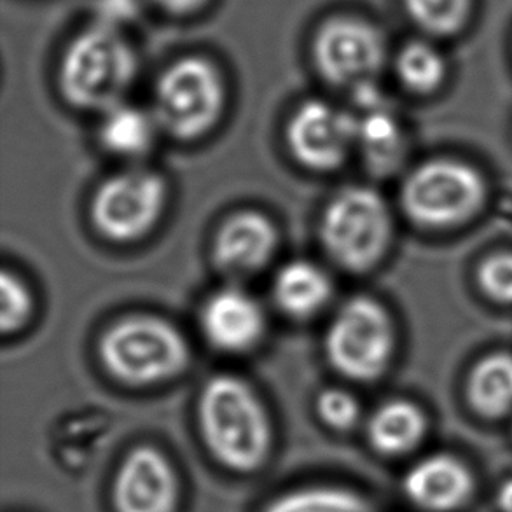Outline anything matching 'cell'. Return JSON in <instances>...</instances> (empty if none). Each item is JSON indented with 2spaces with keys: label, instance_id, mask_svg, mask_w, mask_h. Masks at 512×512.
<instances>
[{
  "label": "cell",
  "instance_id": "1",
  "mask_svg": "<svg viewBox=\"0 0 512 512\" xmlns=\"http://www.w3.org/2000/svg\"><path fill=\"white\" fill-rule=\"evenodd\" d=\"M201 441L226 471L249 476L261 471L273 448L268 409L247 381L217 374L203 385L196 406Z\"/></svg>",
  "mask_w": 512,
  "mask_h": 512
},
{
  "label": "cell",
  "instance_id": "2",
  "mask_svg": "<svg viewBox=\"0 0 512 512\" xmlns=\"http://www.w3.org/2000/svg\"><path fill=\"white\" fill-rule=\"evenodd\" d=\"M139 74V53L123 28L93 21L72 35L58 63V88L72 107L105 114L125 104Z\"/></svg>",
  "mask_w": 512,
  "mask_h": 512
},
{
  "label": "cell",
  "instance_id": "3",
  "mask_svg": "<svg viewBox=\"0 0 512 512\" xmlns=\"http://www.w3.org/2000/svg\"><path fill=\"white\" fill-rule=\"evenodd\" d=\"M98 355L111 378L135 388L172 381L191 362L184 334L154 315H130L114 322L102 334Z\"/></svg>",
  "mask_w": 512,
  "mask_h": 512
},
{
  "label": "cell",
  "instance_id": "4",
  "mask_svg": "<svg viewBox=\"0 0 512 512\" xmlns=\"http://www.w3.org/2000/svg\"><path fill=\"white\" fill-rule=\"evenodd\" d=\"M228 86L208 56H180L167 65L154 86L153 114L161 132L184 142L198 140L221 121Z\"/></svg>",
  "mask_w": 512,
  "mask_h": 512
},
{
  "label": "cell",
  "instance_id": "5",
  "mask_svg": "<svg viewBox=\"0 0 512 512\" xmlns=\"http://www.w3.org/2000/svg\"><path fill=\"white\" fill-rule=\"evenodd\" d=\"M320 243L341 270L367 273L385 259L394 240V217L373 187L341 189L320 217Z\"/></svg>",
  "mask_w": 512,
  "mask_h": 512
},
{
  "label": "cell",
  "instance_id": "6",
  "mask_svg": "<svg viewBox=\"0 0 512 512\" xmlns=\"http://www.w3.org/2000/svg\"><path fill=\"white\" fill-rule=\"evenodd\" d=\"M488 200L483 173L457 158H434L413 168L402 182L399 203L423 229H451L471 221Z\"/></svg>",
  "mask_w": 512,
  "mask_h": 512
},
{
  "label": "cell",
  "instance_id": "7",
  "mask_svg": "<svg viewBox=\"0 0 512 512\" xmlns=\"http://www.w3.org/2000/svg\"><path fill=\"white\" fill-rule=\"evenodd\" d=\"M324 350L334 371L348 380H380L392 366L397 350L394 319L374 298L348 299L329 322Z\"/></svg>",
  "mask_w": 512,
  "mask_h": 512
},
{
  "label": "cell",
  "instance_id": "8",
  "mask_svg": "<svg viewBox=\"0 0 512 512\" xmlns=\"http://www.w3.org/2000/svg\"><path fill=\"white\" fill-rule=\"evenodd\" d=\"M310 55L327 84L355 91L380 76L387 62V41L380 27L362 14L333 13L313 30Z\"/></svg>",
  "mask_w": 512,
  "mask_h": 512
},
{
  "label": "cell",
  "instance_id": "9",
  "mask_svg": "<svg viewBox=\"0 0 512 512\" xmlns=\"http://www.w3.org/2000/svg\"><path fill=\"white\" fill-rule=\"evenodd\" d=\"M167 203V182L160 173L128 168L105 179L95 191L91 222L109 242H139L158 226Z\"/></svg>",
  "mask_w": 512,
  "mask_h": 512
},
{
  "label": "cell",
  "instance_id": "10",
  "mask_svg": "<svg viewBox=\"0 0 512 512\" xmlns=\"http://www.w3.org/2000/svg\"><path fill=\"white\" fill-rule=\"evenodd\" d=\"M294 160L312 172H333L357 146V118L324 100H306L287 123Z\"/></svg>",
  "mask_w": 512,
  "mask_h": 512
},
{
  "label": "cell",
  "instance_id": "11",
  "mask_svg": "<svg viewBox=\"0 0 512 512\" xmlns=\"http://www.w3.org/2000/svg\"><path fill=\"white\" fill-rule=\"evenodd\" d=\"M111 504L114 512L179 511V474L170 458L151 444L133 448L112 479Z\"/></svg>",
  "mask_w": 512,
  "mask_h": 512
},
{
  "label": "cell",
  "instance_id": "12",
  "mask_svg": "<svg viewBox=\"0 0 512 512\" xmlns=\"http://www.w3.org/2000/svg\"><path fill=\"white\" fill-rule=\"evenodd\" d=\"M280 245L275 222L259 210L229 215L215 231L212 257L229 277H250L273 261Z\"/></svg>",
  "mask_w": 512,
  "mask_h": 512
},
{
  "label": "cell",
  "instance_id": "13",
  "mask_svg": "<svg viewBox=\"0 0 512 512\" xmlns=\"http://www.w3.org/2000/svg\"><path fill=\"white\" fill-rule=\"evenodd\" d=\"M200 326L205 340L217 350L247 353L263 341L266 317L252 294L226 287L208 296L201 308Z\"/></svg>",
  "mask_w": 512,
  "mask_h": 512
},
{
  "label": "cell",
  "instance_id": "14",
  "mask_svg": "<svg viewBox=\"0 0 512 512\" xmlns=\"http://www.w3.org/2000/svg\"><path fill=\"white\" fill-rule=\"evenodd\" d=\"M402 490L406 499L422 511H457L471 500L474 476L462 460L441 453L411 467L402 479Z\"/></svg>",
  "mask_w": 512,
  "mask_h": 512
},
{
  "label": "cell",
  "instance_id": "15",
  "mask_svg": "<svg viewBox=\"0 0 512 512\" xmlns=\"http://www.w3.org/2000/svg\"><path fill=\"white\" fill-rule=\"evenodd\" d=\"M273 299L291 319H313L333 299V280L319 264L305 259L284 264L273 280Z\"/></svg>",
  "mask_w": 512,
  "mask_h": 512
},
{
  "label": "cell",
  "instance_id": "16",
  "mask_svg": "<svg viewBox=\"0 0 512 512\" xmlns=\"http://www.w3.org/2000/svg\"><path fill=\"white\" fill-rule=\"evenodd\" d=\"M429 429L420 406L406 399L381 404L366 423L367 443L383 457H402L418 448Z\"/></svg>",
  "mask_w": 512,
  "mask_h": 512
},
{
  "label": "cell",
  "instance_id": "17",
  "mask_svg": "<svg viewBox=\"0 0 512 512\" xmlns=\"http://www.w3.org/2000/svg\"><path fill=\"white\" fill-rule=\"evenodd\" d=\"M465 399L486 420H499L512 411V353H488L472 366L465 381Z\"/></svg>",
  "mask_w": 512,
  "mask_h": 512
},
{
  "label": "cell",
  "instance_id": "18",
  "mask_svg": "<svg viewBox=\"0 0 512 512\" xmlns=\"http://www.w3.org/2000/svg\"><path fill=\"white\" fill-rule=\"evenodd\" d=\"M158 132H161L160 126L153 112L121 104L105 112L98 137L114 156L142 158L153 149Z\"/></svg>",
  "mask_w": 512,
  "mask_h": 512
},
{
  "label": "cell",
  "instance_id": "19",
  "mask_svg": "<svg viewBox=\"0 0 512 512\" xmlns=\"http://www.w3.org/2000/svg\"><path fill=\"white\" fill-rule=\"evenodd\" d=\"M357 146L374 172H390L402 158L401 126L383 107L364 111V116L357 118Z\"/></svg>",
  "mask_w": 512,
  "mask_h": 512
},
{
  "label": "cell",
  "instance_id": "20",
  "mask_svg": "<svg viewBox=\"0 0 512 512\" xmlns=\"http://www.w3.org/2000/svg\"><path fill=\"white\" fill-rule=\"evenodd\" d=\"M395 76L402 86L416 95L439 90L448 76L443 53L430 42L411 41L395 56Z\"/></svg>",
  "mask_w": 512,
  "mask_h": 512
},
{
  "label": "cell",
  "instance_id": "21",
  "mask_svg": "<svg viewBox=\"0 0 512 512\" xmlns=\"http://www.w3.org/2000/svg\"><path fill=\"white\" fill-rule=\"evenodd\" d=\"M263 512H374L371 502L345 486L319 485L278 495Z\"/></svg>",
  "mask_w": 512,
  "mask_h": 512
},
{
  "label": "cell",
  "instance_id": "22",
  "mask_svg": "<svg viewBox=\"0 0 512 512\" xmlns=\"http://www.w3.org/2000/svg\"><path fill=\"white\" fill-rule=\"evenodd\" d=\"M409 18L432 35H453L464 28L472 0H402Z\"/></svg>",
  "mask_w": 512,
  "mask_h": 512
},
{
  "label": "cell",
  "instance_id": "23",
  "mask_svg": "<svg viewBox=\"0 0 512 512\" xmlns=\"http://www.w3.org/2000/svg\"><path fill=\"white\" fill-rule=\"evenodd\" d=\"M34 294L25 280L11 270L0 277V327L2 333H20L34 315Z\"/></svg>",
  "mask_w": 512,
  "mask_h": 512
},
{
  "label": "cell",
  "instance_id": "24",
  "mask_svg": "<svg viewBox=\"0 0 512 512\" xmlns=\"http://www.w3.org/2000/svg\"><path fill=\"white\" fill-rule=\"evenodd\" d=\"M315 411L320 422L338 434L355 429L362 416V408L357 397L345 388L336 387L326 388L317 395Z\"/></svg>",
  "mask_w": 512,
  "mask_h": 512
},
{
  "label": "cell",
  "instance_id": "25",
  "mask_svg": "<svg viewBox=\"0 0 512 512\" xmlns=\"http://www.w3.org/2000/svg\"><path fill=\"white\" fill-rule=\"evenodd\" d=\"M476 284L485 298L512 306V252H493L479 263Z\"/></svg>",
  "mask_w": 512,
  "mask_h": 512
},
{
  "label": "cell",
  "instance_id": "26",
  "mask_svg": "<svg viewBox=\"0 0 512 512\" xmlns=\"http://www.w3.org/2000/svg\"><path fill=\"white\" fill-rule=\"evenodd\" d=\"M158 13L186 20L205 13L208 7L214 4V0H147Z\"/></svg>",
  "mask_w": 512,
  "mask_h": 512
},
{
  "label": "cell",
  "instance_id": "27",
  "mask_svg": "<svg viewBox=\"0 0 512 512\" xmlns=\"http://www.w3.org/2000/svg\"><path fill=\"white\" fill-rule=\"evenodd\" d=\"M499 507L502 512H512V479L499 490Z\"/></svg>",
  "mask_w": 512,
  "mask_h": 512
}]
</instances>
